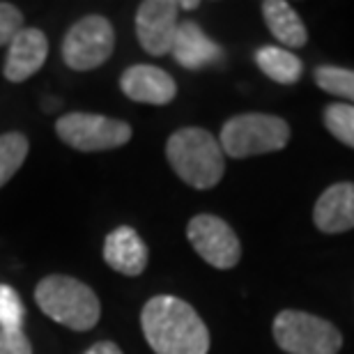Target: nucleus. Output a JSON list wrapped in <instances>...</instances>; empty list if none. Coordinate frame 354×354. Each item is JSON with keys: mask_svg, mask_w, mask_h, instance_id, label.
<instances>
[{"mask_svg": "<svg viewBox=\"0 0 354 354\" xmlns=\"http://www.w3.org/2000/svg\"><path fill=\"white\" fill-rule=\"evenodd\" d=\"M140 329L154 354H207L209 329L180 297L157 295L140 310Z\"/></svg>", "mask_w": 354, "mask_h": 354, "instance_id": "nucleus-1", "label": "nucleus"}, {"mask_svg": "<svg viewBox=\"0 0 354 354\" xmlns=\"http://www.w3.org/2000/svg\"><path fill=\"white\" fill-rule=\"evenodd\" d=\"M166 159L175 175L198 191L214 189L225 173L221 143L203 127H182L171 133L166 143Z\"/></svg>", "mask_w": 354, "mask_h": 354, "instance_id": "nucleus-2", "label": "nucleus"}, {"mask_svg": "<svg viewBox=\"0 0 354 354\" xmlns=\"http://www.w3.org/2000/svg\"><path fill=\"white\" fill-rule=\"evenodd\" d=\"M35 304L53 322L72 331H90L102 317V301L83 281L65 274L44 276L35 286Z\"/></svg>", "mask_w": 354, "mask_h": 354, "instance_id": "nucleus-3", "label": "nucleus"}, {"mask_svg": "<svg viewBox=\"0 0 354 354\" xmlns=\"http://www.w3.org/2000/svg\"><path fill=\"white\" fill-rule=\"evenodd\" d=\"M290 140V124L279 115L269 113H239L225 120L221 127L223 154L232 159H249L258 154L279 152Z\"/></svg>", "mask_w": 354, "mask_h": 354, "instance_id": "nucleus-4", "label": "nucleus"}, {"mask_svg": "<svg viewBox=\"0 0 354 354\" xmlns=\"http://www.w3.org/2000/svg\"><path fill=\"white\" fill-rule=\"evenodd\" d=\"M272 334L276 345L288 354H338L343 348L341 331L306 310H281L272 322Z\"/></svg>", "mask_w": 354, "mask_h": 354, "instance_id": "nucleus-5", "label": "nucleus"}, {"mask_svg": "<svg viewBox=\"0 0 354 354\" xmlns=\"http://www.w3.org/2000/svg\"><path fill=\"white\" fill-rule=\"evenodd\" d=\"M55 133L62 143L79 152H106L127 145L133 131L124 120L76 111L55 120Z\"/></svg>", "mask_w": 354, "mask_h": 354, "instance_id": "nucleus-6", "label": "nucleus"}, {"mask_svg": "<svg viewBox=\"0 0 354 354\" xmlns=\"http://www.w3.org/2000/svg\"><path fill=\"white\" fill-rule=\"evenodd\" d=\"M115 48L113 24L102 14H88L69 28L62 39V60L74 72L102 67Z\"/></svg>", "mask_w": 354, "mask_h": 354, "instance_id": "nucleus-7", "label": "nucleus"}, {"mask_svg": "<svg viewBox=\"0 0 354 354\" xmlns=\"http://www.w3.org/2000/svg\"><path fill=\"white\" fill-rule=\"evenodd\" d=\"M194 251L214 269H232L242 258L237 232L216 214H196L187 225Z\"/></svg>", "mask_w": 354, "mask_h": 354, "instance_id": "nucleus-8", "label": "nucleus"}, {"mask_svg": "<svg viewBox=\"0 0 354 354\" xmlns=\"http://www.w3.org/2000/svg\"><path fill=\"white\" fill-rule=\"evenodd\" d=\"M177 14L180 7L173 0H145L136 10V37L138 44L154 58L171 53L175 32H177Z\"/></svg>", "mask_w": 354, "mask_h": 354, "instance_id": "nucleus-9", "label": "nucleus"}, {"mask_svg": "<svg viewBox=\"0 0 354 354\" xmlns=\"http://www.w3.org/2000/svg\"><path fill=\"white\" fill-rule=\"evenodd\" d=\"M120 90L136 104L166 106L177 95V83L166 69L154 65H131L120 76Z\"/></svg>", "mask_w": 354, "mask_h": 354, "instance_id": "nucleus-10", "label": "nucleus"}, {"mask_svg": "<svg viewBox=\"0 0 354 354\" xmlns=\"http://www.w3.org/2000/svg\"><path fill=\"white\" fill-rule=\"evenodd\" d=\"M48 58V37L39 28H24L7 46L3 74L10 83H24L44 67Z\"/></svg>", "mask_w": 354, "mask_h": 354, "instance_id": "nucleus-11", "label": "nucleus"}, {"mask_svg": "<svg viewBox=\"0 0 354 354\" xmlns=\"http://www.w3.org/2000/svg\"><path fill=\"white\" fill-rule=\"evenodd\" d=\"M313 223L327 235L354 228V182H336L322 191L313 207Z\"/></svg>", "mask_w": 354, "mask_h": 354, "instance_id": "nucleus-12", "label": "nucleus"}, {"mask_svg": "<svg viewBox=\"0 0 354 354\" xmlns=\"http://www.w3.org/2000/svg\"><path fill=\"white\" fill-rule=\"evenodd\" d=\"M147 244L131 225H120L104 239V263L122 276H140L147 267Z\"/></svg>", "mask_w": 354, "mask_h": 354, "instance_id": "nucleus-13", "label": "nucleus"}, {"mask_svg": "<svg viewBox=\"0 0 354 354\" xmlns=\"http://www.w3.org/2000/svg\"><path fill=\"white\" fill-rule=\"evenodd\" d=\"M171 53L177 65L187 69H203L223 58L221 46L212 41L196 21H184L177 26Z\"/></svg>", "mask_w": 354, "mask_h": 354, "instance_id": "nucleus-14", "label": "nucleus"}, {"mask_svg": "<svg viewBox=\"0 0 354 354\" xmlns=\"http://www.w3.org/2000/svg\"><path fill=\"white\" fill-rule=\"evenodd\" d=\"M263 19L274 35V39L283 44V48H301L308 41V30L304 26L297 10L286 0H265L263 3Z\"/></svg>", "mask_w": 354, "mask_h": 354, "instance_id": "nucleus-15", "label": "nucleus"}, {"mask_svg": "<svg viewBox=\"0 0 354 354\" xmlns=\"http://www.w3.org/2000/svg\"><path fill=\"white\" fill-rule=\"evenodd\" d=\"M256 65L267 79L281 86H292L304 74V62L283 46H260L256 51Z\"/></svg>", "mask_w": 354, "mask_h": 354, "instance_id": "nucleus-16", "label": "nucleus"}, {"mask_svg": "<svg viewBox=\"0 0 354 354\" xmlns=\"http://www.w3.org/2000/svg\"><path fill=\"white\" fill-rule=\"evenodd\" d=\"M30 152V140L21 131L0 133V189L12 180Z\"/></svg>", "mask_w": 354, "mask_h": 354, "instance_id": "nucleus-17", "label": "nucleus"}, {"mask_svg": "<svg viewBox=\"0 0 354 354\" xmlns=\"http://www.w3.org/2000/svg\"><path fill=\"white\" fill-rule=\"evenodd\" d=\"M315 83L331 97L345 99L354 106V69L336 67V65H320L315 69Z\"/></svg>", "mask_w": 354, "mask_h": 354, "instance_id": "nucleus-18", "label": "nucleus"}, {"mask_svg": "<svg viewBox=\"0 0 354 354\" xmlns=\"http://www.w3.org/2000/svg\"><path fill=\"white\" fill-rule=\"evenodd\" d=\"M324 127L334 138L354 150V106L352 104H329L324 109Z\"/></svg>", "mask_w": 354, "mask_h": 354, "instance_id": "nucleus-19", "label": "nucleus"}, {"mask_svg": "<svg viewBox=\"0 0 354 354\" xmlns=\"http://www.w3.org/2000/svg\"><path fill=\"white\" fill-rule=\"evenodd\" d=\"M26 306L19 292L7 283H0V329H24Z\"/></svg>", "mask_w": 354, "mask_h": 354, "instance_id": "nucleus-20", "label": "nucleus"}, {"mask_svg": "<svg viewBox=\"0 0 354 354\" xmlns=\"http://www.w3.org/2000/svg\"><path fill=\"white\" fill-rule=\"evenodd\" d=\"M21 30H24L21 10L12 3H0V46H10V41Z\"/></svg>", "mask_w": 354, "mask_h": 354, "instance_id": "nucleus-21", "label": "nucleus"}, {"mask_svg": "<svg viewBox=\"0 0 354 354\" xmlns=\"http://www.w3.org/2000/svg\"><path fill=\"white\" fill-rule=\"evenodd\" d=\"M0 354H32L30 338L24 329H0Z\"/></svg>", "mask_w": 354, "mask_h": 354, "instance_id": "nucleus-22", "label": "nucleus"}, {"mask_svg": "<svg viewBox=\"0 0 354 354\" xmlns=\"http://www.w3.org/2000/svg\"><path fill=\"white\" fill-rule=\"evenodd\" d=\"M83 354H124L122 348H120L118 343H113V341H99L95 343L92 348H88Z\"/></svg>", "mask_w": 354, "mask_h": 354, "instance_id": "nucleus-23", "label": "nucleus"}, {"mask_svg": "<svg viewBox=\"0 0 354 354\" xmlns=\"http://www.w3.org/2000/svg\"><path fill=\"white\" fill-rule=\"evenodd\" d=\"M177 7L191 12V10H196V7H201V3H198V0H182V3H177Z\"/></svg>", "mask_w": 354, "mask_h": 354, "instance_id": "nucleus-24", "label": "nucleus"}]
</instances>
